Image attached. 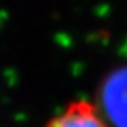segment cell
Here are the masks:
<instances>
[{
    "label": "cell",
    "mask_w": 127,
    "mask_h": 127,
    "mask_svg": "<svg viewBox=\"0 0 127 127\" xmlns=\"http://www.w3.org/2000/svg\"><path fill=\"white\" fill-rule=\"evenodd\" d=\"M44 127H111V124L101 105L86 98H79L67 102Z\"/></svg>",
    "instance_id": "1"
}]
</instances>
